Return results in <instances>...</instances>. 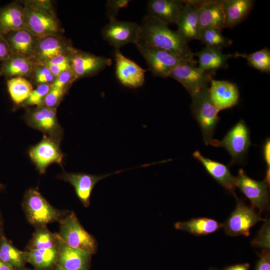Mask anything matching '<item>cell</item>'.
<instances>
[{"label": "cell", "mask_w": 270, "mask_h": 270, "mask_svg": "<svg viewBox=\"0 0 270 270\" xmlns=\"http://www.w3.org/2000/svg\"><path fill=\"white\" fill-rule=\"evenodd\" d=\"M140 26L135 22L110 20L102 30V38L110 46L118 48L125 45L138 42Z\"/></svg>", "instance_id": "11"}, {"label": "cell", "mask_w": 270, "mask_h": 270, "mask_svg": "<svg viewBox=\"0 0 270 270\" xmlns=\"http://www.w3.org/2000/svg\"><path fill=\"white\" fill-rule=\"evenodd\" d=\"M12 54L6 40L2 36L0 35V62L6 60Z\"/></svg>", "instance_id": "43"}, {"label": "cell", "mask_w": 270, "mask_h": 270, "mask_svg": "<svg viewBox=\"0 0 270 270\" xmlns=\"http://www.w3.org/2000/svg\"><path fill=\"white\" fill-rule=\"evenodd\" d=\"M74 48L60 36L40 38L31 58L42 64L60 54L70 52Z\"/></svg>", "instance_id": "19"}, {"label": "cell", "mask_w": 270, "mask_h": 270, "mask_svg": "<svg viewBox=\"0 0 270 270\" xmlns=\"http://www.w3.org/2000/svg\"><path fill=\"white\" fill-rule=\"evenodd\" d=\"M22 206L27 220L36 228L58 221L68 212L53 207L34 188L26 192Z\"/></svg>", "instance_id": "4"}, {"label": "cell", "mask_w": 270, "mask_h": 270, "mask_svg": "<svg viewBox=\"0 0 270 270\" xmlns=\"http://www.w3.org/2000/svg\"><path fill=\"white\" fill-rule=\"evenodd\" d=\"M253 207L247 206L243 201L237 199L234 210L223 224L225 232L230 236L244 235L248 236L250 230L258 222L263 220Z\"/></svg>", "instance_id": "10"}, {"label": "cell", "mask_w": 270, "mask_h": 270, "mask_svg": "<svg viewBox=\"0 0 270 270\" xmlns=\"http://www.w3.org/2000/svg\"><path fill=\"white\" fill-rule=\"evenodd\" d=\"M60 142L44 134L42 140L29 150V156L40 174H44L52 164L62 166L64 154L60 149Z\"/></svg>", "instance_id": "12"}, {"label": "cell", "mask_w": 270, "mask_h": 270, "mask_svg": "<svg viewBox=\"0 0 270 270\" xmlns=\"http://www.w3.org/2000/svg\"><path fill=\"white\" fill-rule=\"evenodd\" d=\"M236 58L241 57L247 60L249 66L261 72L270 73V50L265 48L250 54L234 52Z\"/></svg>", "instance_id": "34"}, {"label": "cell", "mask_w": 270, "mask_h": 270, "mask_svg": "<svg viewBox=\"0 0 270 270\" xmlns=\"http://www.w3.org/2000/svg\"><path fill=\"white\" fill-rule=\"evenodd\" d=\"M136 46L145 59L149 70L156 77H169L174 68L184 61L169 51L146 46Z\"/></svg>", "instance_id": "9"}, {"label": "cell", "mask_w": 270, "mask_h": 270, "mask_svg": "<svg viewBox=\"0 0 270 270\" xmlns=\"http://www.w3.org/2000/svg\"><path fill=\"white\" fill-rule=\"evenodd\" d=\"M184 4V0H150L147 14L168 26L176 23Z\"/></svg>", "instance_id": "22"}, {"label": "cell", "mask_w": 270, "mask_h": 270, "mask_svg": "<svg viewBox=\"0 0 270 270\" xmlns=\"http://www.w3.org/2000/svg\"><path fill=\"white\" fill-rule=\"evenodd\" d=\"M0 270H16L11 266L0 260Z\"/></svg>", "instance_id": "46"}, {"label": "cell", "mask_w": 270, "mask_h": 270, "mask_svg": "<svg viewBox=\"0 0 270 270\" xmlns=\"http://www.w3.org/2000/svg\"><path fill=\"white\" fill-rule=\"evenodd\" d=\"M22 270H36V269H35V270H31V269H28V268H24ZM52 270H54V269Z\"/></svg>", "instance_id": "48"}, {"label": "cell", "mask_w": 270, "mask_h": 270, "mask_svg": "<svg viewBox=\"0 0 270 270\" xmlns=\"http://www.w3.org/2000/svg\"><path fill=\"white\" fill-rule=\"evenodd\" d=\"M208 84H204L192 98L190 110L200 126L204 144L213 145L214 136L220 120L218 111L213 104L209 94Z\"/></svg>", "instance_id": "3"}, {"label": "cell", "mask_w": 270, "mask_h": 270, "mask_svg": "<svg viewBox=\"0 0 270 270\" xmlns=\"http://www.w3.org/2000/svg\"><path fill=\"white\" fill-rule=\"evenodd\" d=\"M200 30L206 28H225L222 0H200L198 9Z\"/></svg>", "instance_id": "21"}, {"label": "cell", "mask_w": 270, "mask_h": 270, "mask_svg": "<svg viewBox=\"0 0 270 270\" xmlns=\"http://www.w3.org/2000/svg\"><path fill=\"white\" fill-rule=\"evenodd\" d=\"M198 58V66L204 71L216 72L219 69H226L228 60L236 58L235 54H224L222 49L206 47L194 54Z\"/></svg>", "instance_id": "26"}, {"label": "cell", "mask_w": 270, "mask_h": 270, "mask_svg": "<svg viewBox=\"0 0 270 270\" xmlns=\"http://www.w3.org/2000/svg\"><path fill=\"white\" fill-rule=\"evenodd\" d=\"M114 58L116 75L122 85L134 88L144 84L146 70L126 57L118 48L115 49Z\"/></svg>", "instance_id": "15"}, {"label": "cell", "mask_w": 270, "mask_h": 270, "mask_svg": "<svg viewBox=\"0 0 270 270\" xmlns=\"http://www.w3.org/2000/svg\"><path fill=\"white\" fill-rule=\"evenodd\" d=\"M225 28H234L243 22L252 11L253 0H222Z\"/></svg>", "instance_id": "25"}, {"label": "cell", "mask_w": 270, "mask_h": 270, "mask_svg": "<svg viewBox=\"0 0 270 270\" xmlns=\"http://www.w3.org/2000/svg\"><path fill=\"white\" fill-rule=\"evenodd\" d=\"M250 264L248 263L238 264L230 266L224 268L222 270H218L215 268H210L209 270H249Z\"/></svg>", "instance_id": "45"}, {"label": "cell", "mask_w": 270, "mask_h": 270, "mask_svg": "<svg viewBox=\"0 0 270 270\" xmlns=\"http://www.w3.org/2000/svg\"><path fill=\"white\" fill-rule=\"evenodd\" d=\"M262 155L266 164V170H270V140L267 138L262 146Z\"/></svg>", "instance_id": "44"}, {"label": "cell", "mask_w": 270, "mask_h": 270, "mask_svg": "<svg viewBox=\"0 0 270 270\" xmlns=\"http://www.w3.org/2000/svg\"><path fill=\"white\" fill-rule=\"evenodd\" d=\"M24 120L30 127L42 132L44 135L61 141L64 130L57 118L56 108L44 106L28 108Z\"/></svg>", "instance_id": "8"}, {"label": "cell", "mask_w": 270, "mask_h": 270, "mask_svg": "<svg viewBox=\"0 0 270 270\" xmlns=\"http://www.w3.org/2000/svg\"><path fill=\"white\" fill-rule=\"evenodd\" d=\"M24 29V5L12 2L0 8V35Z\"/></svg>", "instance_id": "28"}, {"label": "cell", "mask_w": 270, "mask_h": 270, "mask_svg": "<svg viewBox=\"0 0 270 270\" xmlns=\"http://www.w3.org/2000/svg\"><path fill=\"white\" fill-rule=\"evenodd\" d=\"M208 88L210 98L218 112L237 105L240 92L236 84L224 80L211 79Z\"/></svg>", "instance_id": "18"}, {"label": "cell", "mask_w": 270, "mask_h": 270, "mask_svg": "<svg viewBox=\"0 0 270 270\" xmlns=\"http://www.w3.org/2000/svg\"><path fill=\"white\" fill-rule=\"evenodd\" d=\"M36 62L30 58L12 54L2 62L0 66V76L8 79L22 77L30 78Z\"/></svg>", "instance_id": "27"}, {"label": "cell", "mask_w": 270, "mask_h": 270, "mask_svg": "<svg viewBox=\"0 0 270 270\" xmlns=\"http://www.w3.org/2000/svg\"><path fill=\"white\" fill-rule=\"evenodd\" d=\"M60 238L50 231L46 226L36 228L28 244V250H46L58 248Z\"/></svg>", "instance_id": "32"}, {"label": "cell", "mask_w": 270, "mask_h": 270, "mask_svg": "<svg viewBox=\"0 0 270 270\" xmlns=\"http://www.w3.org/2000/svg\"><path fill=\"white\" fill-rule=\"evenodd\" d=\"M26 262L36 270H52L56 264L58 247L46 250H28L24 251Z\"/></svg>", "instance_id": "31"}, {"label": "cell", "mask_w": 270, "mask_h": 270, "mask_svg": "<svg viewBox=\"0 0 270 270\" xmlns=\"http://www.w3.org/2000/svg\"><path fill=\"white\" fill-rule=\"evenodd\" d=\"M268 185L264 180L257 181L251 178L242 168L236 177V186L250 200L252 207L260 212L268 208L269 204Z\"/></svg>", "instance_id": "14"}, {"label": "cell", "mask_w": 270, "mask_h": 270, "mask_svg": "<svg viewBox=\"0 0 270 270\" xmlns=\"http://www.w3.org/2000/svg\"><path fill=\"white\" fill-rule=\"evenodd\" d=\"M40 2L24 3V30L38 38L60 36L58 20L50 4L46 1Z\"/></svg>", "instance_id": "2"}, {"label": "cell", "mask_w": 270, "mask_h": 270, "mask_svg": "<svg viewBox=\"0 0 270 270\" xmlns=\"http://www.w3.org/2000/svg\"><path fill=\"white\" fill-rule=\"evenodd\" d=\"M140 26L138 42L140 44L170 52L184 61L193 59L194 54L177 30H170L168 25L148 16H144Z\"/></svg>", "instance_id": "1"}, {"label": "cell", "mask_w": 270, "mask_h": 270, "mask_svg": "<svg viewBox=\"0 0 270 270\" xmlns=\"http://www.w3.org/2000/svg\"><path fill=\"white\" fill-rule=\"evenodd\" d=\"M3 185L0 182V190L3 188Z\"/></svg>", "instance_id": "49"}, {"label": "cell", "mask_w": 270, "mask_h": 270, "mask_svg": "<svg viewBox=\"0 0 270 270\" xmlns=\"http://www.w3.org/2000/svg\"><path fill=\"white\" fill-rule=\"evenodd\" d=\"M30 78L37 86L40 84H52L56 77L46 66L36 63Z\"/></svg>", "instance_id": "37"}, {"label": "cell", "mask_w": 270, "mask_h": 270, "mask_svg": "<svg viewBox=\"0 0 270 270\" xmlns=\"http://www.w3.org/2000/svg\"><path fill=\"white\" fill-rule=\"evenodd\" d=\"M223 224L212 218H198L186 222H177L174 224V228L199 236L214 232L223 227Z\"/></svg>", "instance_id": "30"}, {"label": "cell", "mask_w": 270, "mask_h": 270, "mask_svg": "<svg viewBox=\"0 0 270 270\" xmlns=\"http://www.w3.org/2000/svg\"><path fill=\"white\" fill-rule=\"evenodd\" d=\"M50 88L51 84H49L37 85L36 88L33 90L29 97L19 106L28 107L33 106H42L44 98L48 92Z\"/></svg>", "instance_id": "36"}, {"label": "cell", "mask_w": 270, "mask_h": 270, "mask_svg": "<svg viewBox=\"0 0 270 270\" xmlns=\"http://www.w3.org/2000/svg\"><path fill=\"white\" fill-rule=\"evenodd\" d=\"M222 30L216 28H206L200 30L198 40L206 47L222 49L228 48L232 44V40L224 36Z\"/></svg>", "instance_id": "35"}, {"label": "cell", "mask_w": 270, "mask_h": 270, "mask_svg": "<svg viewBox=\"0 0 270 270\" xmlns=\"http://www.w3.org/2000/svg\"><path fill=\"white\" fill-rule=\"evenodd\" d=\"M58 222L60 224L58 235L66 244L91 254L96 252L95 238L84 230L74 212L68 211Z\"/></svg>", "instance_id": "5"}, {"label": "cell", "mask_w": 270, "mask_h": 270, "mask_svg": "<svg viewBox=\"0 0 270 270\" xmlns=\"http://www.w3.org/2000/svg\"><path fill=\"white\" fill-rule=\"evenodd\" d=\"M253 245L264 248V250H270V222L267 221L264 225L259 234L252 242Z\"/></svg>", "instance_id": "41"}, {"label": "cell", "mask_w": 270, "mask_h": 270, "mask_svg": "<svg viewBox=\"0 0 270 270\" xmlns=\"http://www.w3.org/2000/svg\"><path fill=\"white\" fill-rule=\"evenodd\" d=\"M129 0H108L106 4V14L110 20L117 19L119 10L126 7Z\"/></svg>", "instance_id": "40"}, {"label": "cell", "mask_w": 270, "mask_h": 270, "mask_svg": "<svg viewBox=\"0 0 270 270\" xmlns=\"http://www.w3.org/2000/svg\"><path fill=\"white\" fill-rule=\"evenodd\" d=\"M71 70L76 79L95 75L112 64L110 58L74 48L70 56Z\"/></svg>", "instance_id": "13"}, {"label": "cell", "mask_w": 270, "mask_h": 270, "mask_svg": "<svg viewBox=\"0 0 270 270\" xmlns=\"http://www.w3.org/2000/svg\"><path fill=\"white\" fill-rule=\"evenodd\" d=\"M54 270H63L59 267L56 266L55 268H54Z\"/></svg>", "instance_id": "47"}, {"label": "cell", "mask_w": 270, "mask_h": 270, "mask_svg": "<svg viewBox=\"0 0 270 270\" xmlns=\"http://www.w3.org/2000/svg\"><path fill=\"white\" fill-rule=\"evenodd\" d=\"M250 145L249 128L241 120L228 131L222 140H216L213 146L224 148L232 157L230 165H232L244 162Z\"/></svg>", "instance_id": "6"}, {"label": "cell", "mask_w": 270, "mask_h": 270, "mask_svg": "<svg viewBox=\"0 0 270 270\" xmlns=\"http://www.w3.org/2000/svg\"><path fill=\"white\" fill-rule=\"evenodd\" d=\"M76 80L74 74L70 70L62 72L56 77L51 86L66 92Z\"/></svg>", "instance_id": "39"}, {"label": "cell", "mask_w": 270, "mask_h": 270, "mask_svg": "<svg viewBox=\"0 0 270 270\" xmlns=\"http://www.w3.org/2000/svg\"><path fill=\"white\" fill-rule=\"evenodd\" d=\"M215 74L216 72L202 70L192 59L182 62L178 64L169 77L180 83L192 97L204 84L210 83Z\"/></svg>", "instance_id": "7"}, {"label": "cell", "mask_w": 270, "mask_h": 270, "mask_svg": "<svg viewBox=\"0 0 270 270\" xmlns=\"http://www.w3.org/2000/svg\"><path fill=\"white\" fill-rule=\"evenodd\" d=\"M192 156L202 164L210 175L236 196L234 194L236 177L232 174L228 166L204 156L198 150L194 152Z\"/></svg>", "instance_id": "24"}, {"label": "cell", "mask_w": 270, "mask_h": 270, "mask_svg": "<svg viewBox=\"0 0 270 270\" xmlns=\"http://www.w3.org/2000/svg\"><path fill=\"white\" fill-rule=\"evenodd\" d=\"M2 36L6 40L12 54L30 58L40 38L24 29L10 32Z\"/></svg>", "instance_id": "23"}, {"label": "cell", "mask_w": 270, "mask_h": 270, "mask_svg": "<svg viewBox=\"0 0 270 270\" xmlns=\"http://www.w3.org/2000/svg\"><path fill=\"white\" fill-rule=\"evenodd\" d=\"M260 258L257 261L255 270H270V250H263L259 255Z\"/></svg>", "instance_id": "42"}, {"label": "cell", "mask_w": 270, "mask_h": 270, "mask_svg": "<svg viewBox=\"0 0 270 270\" xmlns=\"http://www.w3.org/2000/svg\"><path fill=\"white\" fill-rule=\"evenodd\" d=\"M0 260L16 270H22L26 263L24 252L16 248L5 236L0 216Z\"/></svg>", "instance_id": "29"}, {"label": "cell", "mask_w": 270, "mask_h": 270, "mask_svg": "<svg viewBox=\"0 0 270 270\" xmlns=\"http://www.w3.org/2000/svg\"><path fill=\"white\" fill-rule=\"evenodd\" d=\"M124 170H118L104 175H93L85 173H70L64 172L58 176L60 179L70 184L74 188L76 193L82 204L87 208L90 204L92 190L95 185L100 180L114 174Z\"/></svg>", "instance_id": "16"}, {"label": "cell", "mask_w": 270, "mask_h": 270, "mask_svg": "<svg viewBox=\"0 0 270 270\" xmlns=\"http://www.w3.org/2000/svg\"><path fill=\"white\" fill-rule=\"evenodd\" d=\"M176 24L177 31L188 43L198 40L200 34L198 9L200 0H184Z\"/></svg>", "instance_id": "17"}, {"label": "cell", "mask_w": 270, "mask_h": 270, "mask_svg": "<svg viewBox=\"0 0 270 270\" xmlns=\"http://www.w3.org/2000/svg\"><path fill=\"white\" fill-rule=\"evenodd\" d=\"M7 86L12 100L18 106L29 97L34 90L31 82L22 77L8 79Z\"/></svg>", "instance_id": "33"}, {"label": "cell", "mask_w": 270, "mask_h": 270, "mask_svg": "<svg viewBox=\"0 0 270 270\" xmlns=\"http://www.w3.org/2000/svg\"><path fill=\"white\" fill-rule=\"evenodd\" d=\"M66 92L64 90L51 86V88L45 96L42 106L50 108H56Z\"/></svg>", "instance_id": "38"}, {"label": "cell", "mask_w": 270, "mask_h": 270, "mask_svg": "<svg viewBox=\"0 0 270 270\" xmlns=\"http://www.w3.org/2000/svg\"><path fill=\"white\" fill-rule=\"evenodd\" d=\"M91 256L90 253L68 246L60 238L56 266L64 270H88Z\"/></svg>", "instance_id": "20"}]
</instances>
